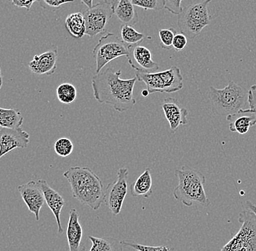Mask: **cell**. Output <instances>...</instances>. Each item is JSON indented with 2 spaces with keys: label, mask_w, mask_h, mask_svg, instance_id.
I'll use <instances>...</instances> for the list:
<instances>
[{
  "label": "cell",
  "mask_w": 256,
  "mask_h": 251,
  "mask_svg": "<svg viewBox=\"0 0 256 251\" xmlns=\"http://www.w3.org/2000/svg\"><path fill=\"white\" fill-rule=\"evenodd\" d=\"M114 14L111 4L106 1H100L92 7L84 11L86 20V35L89 37H95L98 34L105 32L106 26Z\"/></svg>",
  "instance_id": "cell-9"
},
{
  "label": "cell",
  "mask_w": 256,
  "mask_h": 251,
  "mask_svg": "<svg viewBox=\"0 0 256 251\" xmlns=\"http://www.w3.org/2000/svg\"><path fill=\"white\" fill-rule=\"evenodd\" d=\"M10 1L16 7L25 8L27 11H30L34 3L40 1V0H10Z\"/></svg>",
  "instance_id": "cell-33"
},
{
  "label": "cell",
  "mask_w": 256,
  "mask_h": 251,
  "mask_svg": "<svg viewBox=\"0 0 256 251\" xmlns=\"http://www.w3.org/2000/svg\"><path fill=\"white\" fill-rule=\"evenodd\" d=\"M241 227L238 233L220 251H256V216L247 209H243L239 216Z\"/></svg>",
  "instance_id": "cell-7"
},
{
  "label": "cell",
  "mask_w": 256,
  "mask_h": 251,
  "mask_svg": "<svg viewBox=\"0 0 256 251\" xmlns=\"http://www.w3.org/2000/svg\"><path fill=\"white\" fill-rule=\"evenodd\" d=\"M161 105L172 133H175L179 126L188 124V110L180 107L176 99H164Z\"/></svg>",
  "instance_id": "cell-14"
},
{
  "label": "cell",
  "mask_w": 256,
  "mask_h": 251,
  "mask_svg": "<svg viewBox=\"0 0 256 251\" xmlns=\"http://www.w3.org/2000/svg\"><path fill=\"white\" fill-rule=\"evenodd\" d=\"M82 4L84 5L87 6L88 8L92 7L94 6L92 3H94V0H80Z\"/></svg>",
  "instance_id": "cell-36"
},
{
  "label": "cell",
  "mask_w": 256,
  "mask_h": 251,
  "mask_svg": "<svg viewBox=\"0 0 256 251\" xmlns=\"http://www.w3.org/2000/svg\"><path fill=\"white\" fill-rule=\"evenodd\" d=\"M131 196L134 197L142 196L148 198L153 193V182L151 170L146 169L131 185Z\"/></svg>",
  "instance_id": "cell-19"
},
{
  "label": "cell",
  "mask_w": 256,
  "mask_h": 251,
  "mask_svg": "<svg viewBox=\"0 0 256 251\" xmlns=\"http://www.w3.org/2000/svg\"><path fill=\"white\" fill-rule=\"evenodd\" d=\"M54 150L58 156L63 158L68 157L73 153V142L66 137H62L54 144Z\"/></svg>",
  "instance_id": "cell-26"
},
{
  "label": "cell",
  "mask_w": 256,
  "mask_h": 251,
  "mask_svg": "<svg viewBox=\"0 0 256 251\" xmlns=\"http://www.w3.org/2000/svg\"><path fill=\"white\" fill-rule=\"evenodd\" d=\"M122 247H129L137 251H174V249L167 246H151L136 244L134 242H126L120 241Z\"/></svg>",
  "instance_id": "cell-29"
},
{
  "label": "cell",
  "mask_w": 256,
  "mask_h": 251,
  "mask_svg": "<svg viewBox=\"0 0 256 251\" xmlns=\"http://www.w3.org/2000/svg\"><path fill=\"white\" fill-rule=\"evenodd\" d=\"M188 39L186 36L183 33H176L175 37H174V42H172V47L176 49L177 52L184 50L186 47Z\"/></svg>",
  "instance_id": "cell-32"
},
{
  "label": "cell",
  "mask_w": 256,
  "mask_h": 251,
  "mask_svg": "<svg viewBox=\"0 0 256 251\" xmlns=\"http://www.w3.org/2000/svg\"><path fill=\"white\" fill-rule=\"evenodd\" d=\"M30 141V134L22 127L16 129H0V158L10 152L26 148Z\"/></svg>",
  "instance_id": "cell-12"
},
{
  "label": "cell",
  "mask_w": 256,
  "mask_h": 251,
  "mask_svg": "<svg viewBox=\"0 0 256 251\" xmlns=\"http://www.w3.org/2000/svg\"><path fill=\"white\" fill-rule=\"evenodd\" d=\"M128 48V63L136 72L144 73H155L160 69V65L154 61L150 49L140 44Z\"/></svg>",
  "instance_id": "cell-11"
},
{
  "label": "cell",
  "mask_w": 256,
  "mask_h": 251,
  "mask_svg": "<svg viewBox=\"0 0 256 251\" xmlns=\"http://www.w3.org/2000/svg\"><path fill=\"white\" fill-rule=\"evenodd\" d=\"M104 1H106V2H108V4H111L113 9H114L116 4H118V3L119 2L120 0H104Z\"/></svg>",
  "instance_id": "cell-37"
},
{
  "label": "cell",
  "mask_w": 256,
  "mask_h": 251,
  "mask_svg": "<svg viewBox=\"0 0 256 251\" xmlns=\"http://www.w3.org/2000/svg\"><path fill=\"white\" fill-rule=\"evenodd\" d=\"M56 94L59 101L63 104H72L76 100L78 91L70 83H63L56 89Z\"/></svg>",
  "instance_id": "cell-25"
},
{
  "label": "cell",
  "mask_w": 256,
  "mask_h": 251,
  "mask_svg": "<svg viewBox=\"0 0 256 251\" xmlns=\"http://www.w3.org/2000/svg\"><path fill=\"white\" fill-rule=\"evenodd\" d=\"M122 70L108 68L96 74L92 79L94 97L99 103L110 104L116 111L124 113L134 108L136 100L134 95L136 76L121 79Z\"/></svg>",
  "instance_id": "cell-1"
},
{
  "label": "cell",
  "mask_w": 256,
  "mask_h": 251,
  "mask_svg": "<svg viewBox=\"0 0 256 251\" xmlns=\"http://www.w3.org/2000/svg\"><path fill=\"white\" fill-rule=\"evenodd\" d=\"M242 206L243 209H249L251 212H254L256 216V206L255 204H252L250 201H247L242 203Z\"/></svg>",
  "instance_id": "cell-35"
},
{
  "label": "cell",
  "mask_w": 256,
  "mask_h": 251,
  "mask_svg": "<svg viewBox=\"0 0 256 251\" xmlns=\"http://www.w3.org/2000/svg\"><path fill=\"white\" fill-rule=\"evenodd\" d=\"M208 94L212 110L219 116H230L244 109L248 102V92L234 81L222 89L210 86Z\"/></svg>",
  "instance_id": "cell-4"
},
{
  "label": "cell",
  "mask_w": 256,
  "mask_h": 251,
  "mask_svg": "<svg viewBox=\"0 0 256 251\" xmlns=\"http://www.w3.org/2000/svg\"><path fill=\"white\" fill-rule=\"evenodd\" d=\"M65 24L66 29L74 37L81 39L86 35V20L82 12H74L68 15Z\"/></svg>",
  "instance_id": "cell-22"
},
{
  "label": "cell",
  "mask_w": 256,
  "mask_h": 251,
  "mask_svg": "<svg viewBox=\"0 0 256 251\" xmlns=\"http://www.w3.org/2000/svg\"><path fill=\"white\" fill-rule=\"evenodd\" d=\"M38 182L42 190L46 204H48V207L52 211L55 217L56 222H57L58 231L59 234L63 233L64 229L62 228V222H60V214L64 206H65V201L57 191L50 187L46 180H39Z\"/></svg>",
  "instance_id": "cell-16"
},
{
  "label": "cell",
  "mask_w": 256,
  "mask_h": 251,
  "mask_svg": "<svg viewBox=\"0 0 256 251\" xmlns=\"http://www.w3.org/2000/svg\"><path fill=\"white\" fill-rule=\"evenodd\" d=\"M132 4L146 10H160L164 8L166 0H131Z\"/></svg>",
  "instance_id": "cell-28"
},
{
  "label": "cell",
  "mask_w": 256,
  "mask_h": 251,
  "mask_svg": "<svg viewBox=\"0 0 256 251\" xmlns=\"http://www.w3.org/2000/svg\"><path fill=\"white\" fill-rule=\"evenodd\" d=\"M176 33L177 32L172 28L160 30V46L162 49L167 50L172 49V42Z\"/></svg>",
  "instance_id": "cell-27"
},
{
  "label": "cell",
  "mask_w": 256,
  "mask_h": 251,
  "mask_svg": "<svg viewBox=\"0 0 256 251\" xmlns=\"http://www.w3.org/2000/svg\"><path fill=\"white\" fill-rule=\"evenodd\" d=\"M175 174L178 185L172 194L178 201L187 207H191L194 203H198L204 207L210 205L204 188L206 177L201 172L184 166L176 169Z\"/></svg>",
  "instance_id": "cell-3"
},
{
  "label": "cell",
  "mask_w": 256,
  "mask_h": 251,
  "mask_svg": "<svg viewBox=\"0 0 256 251\" xmlns=\"http://www.w3.org/2000/svg\"><path fill=\"white\" fill-rule=\"evenodd\" d=\"M226 119L230 121L228 129L232 132L247 134L250 127L256 124V110L251 108L240 110L234 114L227 116Z\"/></svg>",
  "instance_id": "cell-18"
},
{
  "label": "cell",
  "mask_w": 256,
  "mask_h": 251,
  "mask_svg": "<svg viewBox=\"0 0 256 251\" xmlns=\"http://www.w3.org/2000/svg\"><path fill=\"white\" fill-rule=\"evenodd\" d=\"M58 48L55 47L40 55H36L28 63V68L34 74H54L57 68Z\"/></svg>",
  "instance_id": "cell-15"
},
{
  "label": "cell",
  "mask_w": 256,
  "mask_h": 251,
  "mask_svg": "<svg viewBox=\"0 0 256 251\" xmlns=\"http://www.w3.org/2000/svg\"><path fill=\"white\" fill-rule=\"evenodd\" d=\"M212 0H204L184 7L178 15V26L187 39H193L210 25L211 15L208 5Z\"/></svg>",
  "instance_id": "cell-5"
},
{
  "label": "cell",
  "mask_w": 256,
  "mask_h": 251,
  "mask_svg": "<svg viewBox=\"0 0 256 251\" xmlns=\"http://www.w3.org/2000/svg\"><path fill=\"white\" fill-rule=\"evenodd\" d=\"M19 193L30 212L35 215L36 221H40V214L46 202L42 190L38 182L31 180L18 187Z\"/></svg>",
  "instance_id": "cell-13"
},
{
  "label": "cell",
  "mask_w": 256,
  "mask_h": 251,
  "mask_svg": "<svg viewBox=\"0 0 256 251\" xmlns=\"http://www.w3.org/2000/svg\"><path fill=\"white\" fill-rule=\"evenodd\" d=\"M138 81L146 86L148 94L174 93L183 89V76L180 68L172 66L166 71L144 73L136 72Z\"/></svg>",
  "instance_id": "cell-6"
},
{
  "label": "cell",
  "mask_w": 256,
  "mask_h": 251,
  "mask_svg": "<svg viewBox=\"0 0 256 251\" xmlns=\"http://www.w3.org/2000/svg\"><path fill=\"white\" fill-rule=\"evenodd\" d=\"M122 40L128 47L139 45L144 41L145 36L143 33L136 31L132 25L122 24L120 28Z\"/></svg>",
  "instance_id": "cell-24"
},
{
  "label": "cell",
  "mask_w": 256,
  "mask_h": 251,
  "mask_svg": "<svg viewBox=\"0 0 256 251\" xmlns=\"http://www.w3.org/2000/svg\"><path fill=\"white\" fill-rule=\"evenodd\" d=\"M2 86V76L1 68H0V89H1Z\"/></svg>",
  "instance_id": "cell-39"
},
{
  "label": "cell",
  "mask_w": 256,
  "mask_h": 251,
  "mask_svg": "<svg viewBox=\"0 0 256 251\" xmlns=\"http://www.w3.org/2000/svg\"><path fill=\"white\" fill-rule=\"evenodd\" d=\"M64 177L71 185L72 196L82 204L97 211L105 202L103 182L90 168L74 166L64 172Z\"/></svg>",
  "instance_id": "cell-2"
},
{
  "label": "cell",
  "mask_w": 256,
  "mask_h": 251,
  "mask_svg": "<svg viewBox=\"0 0 256 251\" xmlns=\"http://www.w3.org/2000/svg\"><path fill=\"white\" fill-rule=\"evenodd\" d=\"M183 0H166L164 8L174 15H178L183 7L182 3Z\"/></svg>",
  "instance_id": "cell-31"
},
{
  "label": "cell",
  "mask_w": 256,
  "mask_h": 251,
  "mask_svg": "<svg viewBox=\"0 0 256 251\" xmlns=\"http://www.w3.org/2000/svg\"><path fill=\"white\" fill-rule=\"evenodd\" d=\"M74 1V0H40V6L47 10L55 11L66 4H70Z\"/></svg>",
  "instance_id": "cell-30"
},
{
  "label": "cell",
  "mask_w": 256,
  "mask_h": 251,
  "mask_svg": "<svg viewBox=\"0 0 256 251\" xmlns=\"http://www.w3.org/2000/svg\"><path fill=\"white\" fill-rule=\"evenodd\" d=\"M128 174L127 168H121L118 170L116 180L113 183L108 184L106 188L104 203L114 216L121 212L124 199L127 196Z\"/></svg>",
  "instance_id": "cell-10"
},
{
  "label": "cell",
  "mask_w": 256,
  "mask_h": 251,
  "mask_svg": "<svg viewBox=\"0 0 256 251\" xmlns=\"http://www.w3.org/2000/svg\"><path fill=\"white\" fill-rule=\"evenodd\" d=\"M114 12L123 24L134 25L138 21V17L136 12L135 5L131 0H120Z\"/></svg>",
  "instance_id": "cell-20"
},
{
  "label": "cell",
  "mask_w": 256,
  "mask_h": 251,
  "mask_svg": "<svg viewBox=\"0 0 256 251\" xmlns=\"http://www.w3.org/2000/svg\"><path fill=\"white\" fill-rule=\"evenodd\" d=\"M92 246L88 251H123L120 241L111 238H96L88 237Z\"/></svg>",
  "instance_id": "cell-23"
},
{
  "label": "cell",
  "mask_w": 256,
  "mask_h": 251,
  "mask_svg": "<svg viewBox=\"0 0 256 251\" xmlns=\"http://www.w3.org/2000/svg\"><path fill=\"white\" fill-rule=\"evenodd\" d=\"M142 95L144 97H147L148 95H150V94H148L147 89H144V90L142 91Z\"/></svg>",
  "instance_id": "cell-38"
},
{
  "label": "cell",
  "mask_w": 256,
  "mask_h": 251,
  "mask_svg": "<svg viewBox=\"0 0 256 251\" xmlns=\"http://www.w3.org/2000/svg\"><path fill=\"white\" fill-rule=\"evenodd\" d=\"M83 231L80 222V214L76 209H71L67 224L66 237L70 251H84L82 244Z\"/></svg>",
  "instance_id": "cell-17"
},
{
  "label": "cell",
  "mask_w": 256,
  "mask_h": 251,
  "mask_svg": "<svg viewBox=\"0 0 256 251\" xmlns=\"http://www.w3.org/2000/svg\"><path fill=\"white\" fill-rule=\"evenodd\" d=\"M248 102L250 108L256 110V85L251 86L250 89L248 91Z\"/></svg>",
  "instance_id": "cell-34"
},
{
  "label": "cell",
  "mask_w": 256,
  "mask_h": 251,
  "mask_svg": "<svg viewBox=\"0 0 256 251\" xmlns=\"http://www.w3.org/2000/svg\"><path fill=\"white\" fill-rule=\"evenodd\" d=\"M96 63V74H98L104 67L112 60L120 57H128L129 48L112 33L102 36L92 50Z\"/></svg>",
  "instance_id": "cell-8"
},
{
  "label": "cell",
  "mask_w": 256,
  "mask_h": 251,
  "mask_svg": "<svg viewBox=\"0 0 256 251\" xmlns=\"http://www.w3.org/2000/svg\"><path fill=\"white\" fill-rule=\"evenodd\" d=\"M24 117L18 110L0 108V126L4 129H16L20 128Z\"/></svg>",
  "instance_id": "cell-21"
}]
</instances>
